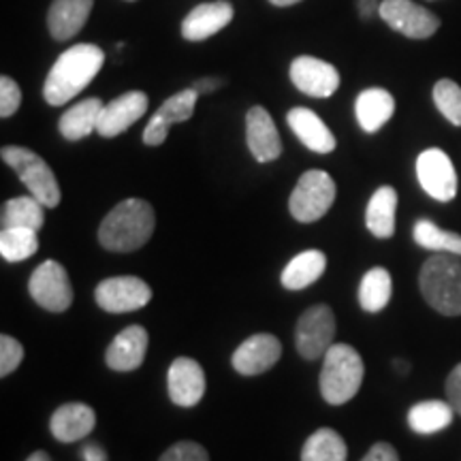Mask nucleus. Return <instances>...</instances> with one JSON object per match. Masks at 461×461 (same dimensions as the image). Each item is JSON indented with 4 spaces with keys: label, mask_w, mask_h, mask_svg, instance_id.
Segmentation results:
<instances>
[{
    "label": "nucleus",
    "mask_w": 461,
    "mask_h": 461,
    "mask_svg": "<svg viewBox=\"0 0 461 461\" xmlns=\"http://www.w3.org/2000/svg\"><path fill=\"white\" fill-rule=\"evenodd\" d=\"M420 295L436 312L461 316V257L436 252L423 263L419 274Z\"/></svg>",
    "instance_id": "nucleus-3"
},
{
    "label": "nucleus",
    "mask_w": 461,
    "mask_h": 461,
    "mask_svg": "<svg viewBox=\"0 0 461 461\" xmlns=\"http://www.w3.org/2000/svg\"><path fill=\"white\" fill-rule=\"evenodd\" d=\"M288 75L299 92L314 99H330L339 88L338 68L314 56H297Z\"/></svg>",
    "instance_id": "nucleus-12"
},
{
    "label": "nucleus",
    "mask_w": 461,
    "mask_h": 461,
    "mask_svg": "<svg viewBox=\"0 0 461 461\" xmlns=\"http://www.w3.org/2000/svg\"><path fill=\"white\" fill-rule=\"evenodd\" d=\"M333 338H336V316L330 305H312L299 316L295 344L303 359H322L333 346Z\"/></svg>",
    "instance_id": "nucleus-7"
},
{
    "label": "nucleus",
    "mask_w": 461,
    "mask_h": 461,
    "mask_svg": "<svg viewBox=\"0 0 461 461\" xmlns=\"http://www.w3.org/2000/svg\"><path fill=\"white\" fill-rule=\"evenodd\" d=\"M412 238L420 248L431 252H451L461 257V235L453 230H445L431 221H419L414 224Z\"/></svg>",
    "instance_id": "nucleus-32"
},
{
    "label": "nucleus",
    "mask_w": 461,
    "mask_h": 461,
    "mask_svg": "<svg viewBox=\"0 0 461 461\" xmlns=\"http://www.w3.org/2000/svg\"><path fill=\"white\" fill-rule=\"evenodd\" d=\"M95 428L96 412L92 411L88 403L82 402L62 403L50 419L51 436H54L58 442H67V445L84 440L86 436H90L92 431H95Z\"/></svg>",
    "instance_id": "nucleus-20"
},
{
    "label": "nucleus",
    "mask_w": 461,
    "mask_h": 461,
    "mask_svg": "<svg viewBox=\"0 0 461 461\" xmlns=\"http://www.w3.org/2000/svg\"><path fill=\"white\" fill-rule=\"evenodd\" d=\"M158 461H210V455L197 442L182 440L167 448Z\"/></svg>",
    "instance_id": "nucleus-35"
},
{
    "label": "nucleus",
    "mask_w": 461,
    "mask_h": 461,
    "mask_svg": "<svg viewBox=\"0 0 461 461\" xmlns=\"http://www.w3.org/2000/svg\"><path fill=\"white\" fill-rule=\"evenodd\" d=\"M167 391L173 403L182 408H193L205 395V372L190 357H177L167 372Z\"/></svg>",
    "instance_id": "nucleus-16"
},
{
    "label": "nucleus",
    "mask_w": 461,
    "mask_h": 461,
    "mask_svg": "<svg viewBox=\"0 0 461 461\" xmlns=\"http://www.w3.org/2000/svg\"><path fill=\"white\" fill-rule=\"evenodd\" d=\"M197 99L199 92L194 90L193 86L169 96V99L157 109V113L149 118L146 131H143V143L152 148L163 146L173 124H180L190 120V115L194 113V107H197Z\"/></svg>",
    "instance_id": "nucleus-13"
},
{
    "label": "nucleus",
    "mask_w": 461,
    "mask_h": 461,
    "mask_svg": "<svg viewBox=\"0 0 461 461\" xmlns=\"http://www.w3.org/2000/svg\"><path fill=\"white\" fill-rule=\"evenodd\" d=\"M28 291L48 312H67L73 303V286L67 269L54 258H48L34 269L28 280Z\"/></svg>",
    "instance_id": "nucleus-8"
},
{
    "label": "nucleus",
    "mask_w": 461,
    "mask_h": 461,
    "mask_svg": "<svg viewBox=\"0 0 461 461\" xmlns=\"http://www.w3.org/2000/svg\"><path fill=\"white\" fill-rule=\"evenodd\" d=\"M455 411L448 402L442 400H428L414 403L408 412V425L414 434L429 436L438 434V431L447 429L453 423Z\"/></svg>",
    "instance_id": "nucleus-27"
},
{
    "label": "nucleus",
    "mask_w": 461,
    "mask_h": 461,
    "mask_svg": "<svg viewBox=\"0 0 461 461\" xmlns=\"http://www.w3.org/2000/svg\"><path fill=\"white\" fill-rule=\"evenodd\" d=\"M286 122L295 137L303 143L305 148L312 149L316 154H331L338 148L336 137L330 131V126L308 107H293L286 113Z\"/></svg>",
    "instance_id": "nucleus-21"
},
{
    "label": "nucleus",
    "mask_w": 461,
    "mask_h": 461,
    "mask_svg": "<svg viewBox=\"0 0 461 461\" xmlns=\"http://www.w3.org/2000/svg\"><path fill=\"white\" fill-rule=\"evenodd\" d=\"M431 96H434L438 112L445 115L451 124L461 126V88H459V84H455L453 79H440V82H436Z\"/></svg>",
    "instance_id": "nucleus-33"
},
{
    "label": "nucleus",
    "mask_w": 461,
    "mask_h": 461,
    "mask_svg": "<svg viewBox=\"0 0 461 461\" xmlns=\"http://www.w3.org/2000/svg\"><path fill=\"white\" fill-rule=\"evenodd\" d=\"M22 105V90L14 77L3 75L0 77V115L11 118Z\"/></svg>",
    "instance_id": "nucleus-36"
},
{
    "label": "nucleus",
    "mask_w": 461,
    "mask_h": 461,
    "mask_svg": "<svg viewBox=\"0 0 461 461\" xmlns=\"http://www.w3.org/2000/svg\"><path fill=\"white\" fill-rule=\"evenodd\" d=\"M126 3H137V0H126Z\"/></svg>",
    "instance_id": "nucleus-45"
},
{
    "label": "nucleus",
    "mask_w": 461,
    "mask_h": 461,
    "mask_svg": "<svg viewBox=\"0 0 461 461\" xmlns=\"http://www.w3.org/2000/svg\"><path fill=\"white\" fill-rule=\"evenodd\" d=\"M282 357L280 339L272 333H257L238 346L230 363L241 376H258L269 372Z\"/></svg>",
    "instance_id": "nucleus-15"
},
{
    "label": "nucleus",
    "mask_w": 461,
    "mask_h": 461,
    "mask_svg": "<svg viewBox=\"0 0 461 461\" xmlns=\"http://www.w3.org/2000/svg\"><path fill=\"white\" fill-rule=\"evenodd\" d=\"M366 366L361 355L350 344H333L322 357L321 395L327 403L342 406L359 393Z\"/></svg>",
    "instance_id": "nucleus-4"
},
{
    "label": "nucleus",
    "mask_w": 461,
    "mask_h": 461,
    "mask_svg": "<svg viewBox=\"0 0 461 461\" xmlns=\"http://www.w3.org/2000/svg\"><path fill=\"white\" fill-rule=\"evenodd\" d=\"M397 190L393 186H380L372 194L366 210V224L370 233L378 240H389L395 233Z\"/></svg>",
    "instance_id": "nucleus-25"
},
{
    "label": "nucleus",
    "mask_w": 461,
    "mask_h": 461,
    "mask_svg": "<svg viewBox=\"0 0 461 461\" xmlns=\"http://www.w3.org/2000/svg\"><path fill=\"white\" fill-rule=\"evenodd\" d=\"M338 186L333 177L322 169L305 171L293 188L288 210L297 222L310 224L321 221L336 201Z\"/></svg>",
    "instance_id": "nucleus-6"
},
{
    "label": "nucleus",
    "mask_w": 461,
    "mask_h": 461,
    "mask_svg": "<svg viewBox=\"0 0 461 461\" xmlns=\"http://www.w3.org/2000/svg\"><path fill=\"white\" fill-rule=\"evenodd\" d=\"M246 141L257 163H274L282 154V141L276 129L272 113L261 105L248 109L246 113Z\"/></svg>",
    "instance_id": "nucleus-17"
},
{
    "label": "nucleus",
    "mask_w": 461,
    "mask_h": 461,
    "mask_svg": "<svg viewBox=\"0 0 461 461\" xmlns=\"http://www.w3.org/2000/svg\"><path fill=\"white\" fill-rule=\"evenodd\" d=\"M417 177L420 188L440 203H448L457 197V173L448 154L440 148H429L419 154Z\"/></svg>",
    "instance_id": "nucleus-11"
},
{
    "label": "nucleus",
    "mask_w": 461,
    "mask_h": 461,
    "mask_svg": "<svg viewBox=\"0 0 461 461\" xmlns=\"http://www.w3.org/2000/svg\"><path fill=\"white\" fill-rule=\"evenodd\" d=\"M361 461H400V455L389 442H376Z\"/></svg>",
    "instance_id": "nucleus-38"
},
{
    "label": "nucleus",
    "mask_w": 461,
    "mask_h": 461,
    "mask_svg": "<svg viewBox=\"0 0 461 461\" xmlns=\"http://www.w3.org/2000/svg\"><path fill=\"white\" fill-rule=\"evenodd\" d=\"M384 24L408 39H429L440 28V17L412 0H383L378 9Z\"/></svg>",
    "instance_id": "nucleus-10"
},
{
    "label": "nucleus",
    "mask_w": 461,
    "mask_h": 461,
    "mask_svg": "<svg viewBox=\"0 0 461 461\" xmlns=\"http://www.w3.org/2000/svg\"><path fill=\"white\" fill-rule=\"evenodd\" d=\"M105 65V51L99 45L77 43L62 51L50 68L43 84V99L51 107H60L73 101L79 92L90 86Z\"/></svg>",
    "instance_id": "nucleus-1"
},
{
    "label": "nucleus",
    "mask_w": 461,
    "mask_h": 461,
    "mask_svg": "<svg viewBox=\"0 0 461 461\" xmlns=\"http://www.w3.org/2000/svg\"><path fill=\"white\" fill-rule=\"evenodd\" d=\"M149 99L146 92L141 90H131L120 95L118 99L112 103H105L103 107L99 126H96V132L105 140H113V137L122 135L124 131H129L137 120H141L148 112Z\"/></svg>",
    "instance_id": "nucleus-14"
},
{
    "label": "nucleus",
    "mask_w": 461,
    "mask_h": 461,
    "mask_svg": "<svg viewBox=\"0 0 461 461\" xmlns=\"http://www.w3.org/2000/svg\"><path fill=\"white\" fill-rule=\"evenodd\" d=\"M84 461H107V453L99 445H86L82 448Z\"/></svg>",
    "instance_id": "nucleus-40"
},
{
    "label": "nucleus",
    "mask_w": 461,
    "mask_h": 461,
    "mask_svg": "<svg viewBox=\"0 0 461 461\" xmlns=\"http://www.w3.org/2000/svg\"><path fill=\"white\" fill-rule=\"evenodd\" d=\"M224 84H227V82H224L222 77H201L193 84V88L197 90L199 96H201V95H212V92L221 90Z\"/></svg>",
    "instance_id": "nucleus-39"
},
{
    "label": "nucleus",
    "mask_w": 461,
    "mask_h": 461,
    "mask_svg": "<svg viewBox=\"0 0 461 461\" xmlns=\"http://www.w3.org/2000/svg\"><path fill=\"white\" fill-rule=\"evenodd\" d=\"M327 257L321 250H305L295 258H291L282 272V286L286 291H303L325 274Z\"/></svg>",
    "instance_id": "nucleus-26"
},
{
    "label": "nucleus",
    "mask_w": 461,
    "mask_h": 461,
    "mask_svg": "<svg viewBox=\"0 0 461 461\" xmlns=\"http://www.w3.org/2000/svg\"><path fill=\"white\" fill-rule=\"evenodd\" d=\"M395 112V99L384 88L363 90L355 101L357 122L366 132H378Z\"/></svg>",
    "instance_id": "nucleus-23"
},
{
    "label": "nucleus",
    "mask_w": 461,
    "mask_h": 461,
    "mask_svg": "<svg viewBox=\"0 0 461 461\" xmlns=\"http://www.w3.org/2000/svg\"><path fill=\"white\" fill-rule=\"evenodd\" d=\"M391 293H393L391 274L384 267H372L370 272L363 276L359 285V305L366 312L376 314L387 308Z\"/></svg>",
    "instance_id": "nucleus-29"
},
{
    "label": "nucleus",
    "mask_w": 461,
    "mask_h": 461,
    "mask_svg": "<svg viewBox=\"0 0 461 461\" xmlns=\"http://www.w3.org/2000/svg\"><path fill=\"white\" fill-rule=\"evenodd\" d=\"M26 461H51V459H50V455L45 453V451H34Z\"/></svg>",
    "instance_id": "nucleus-43"
},
{
    "label": "nucleus",
    "mask_w": 461,
    "mask_h": 461,
    "mask_svg": "<svg viewBox=\"0 0 461 461\" xmlns=\"http://www.w3.org/2000/svg\"><path fill=\"white\" fill-rule=\"evenodd\" d=\"M0 157L17 173L34 199L41 201L45 207L60 205L62 193L54 171L37 152L22 146H5L0 149Z\"/></svg>",
    "instance_id": "nucleus-5"
},
{
    "label": "nucleus",
    "mask_w": 461,
    "mask_h": 461,
    "mask_svg": "<svg viewBox=\"0 0 461 461\" xmlns=\"http://www.w3.org/2000/svg\"><path fill=\"white\" fill-rule=\"evenodd\" d=\"M39 230L34 229H3L0 230V255L5 261L20 263L37 255Z\"/></svg>",
    "instance_id": "nucleus-31"
},
{
    "label": "nucleus",
    "mask_w": 461,
    "mask_h": 461,
    "mask_svg": "<svg viewBox=\"0 0 461 461\" xmlns=\"http://www.w3.org/2000/svg\"><path fill=\"white\" fill-rule=\"evenodd\" d=\"M149 336L141 325H129L107 346L105 361L115 372H132L141 367L148 355Z\"/></svg>",
    "instance_id": "nucleus-19"
},
{
    "label": "nucleus",
    "mask_w": 461,
    "mask_h": 461,
    "mask_svg": "<svg viewBox=\"0 0 461 461\" xmlns=\"http://www.w3.org/2000/svg\"><path fill=\"white\" fill-rule=\"evenodd\" d=\"M393 367L397 374H408L411 372V366H408V361H402V359H395L393 361Z\"/></svg>",
    "instance_id": "nucleus-42"
},
{
    "label": "nucleus",
    "mask_w": 461,
    "mask_h": 461,
    "mask_svg": "<svg viewBox=\"0 0 461 461\" xmlns=\"http://www.w3.org/2000/svg\"><path fill=\"white\" fill-rule=\"evenodd\" d=\"M43 203L39 199H34L32 194L28 197H15L5 201L3 212H0V224L3 229H34L41 230L45 222V212Z\"/></svg>",
    "instance_id": "nucleus-28"
},
{
    "label": "nucleus",
    "mask_w": 461,
    "mask_h": 461,
    "mask_svg": "<svg viewBox=\"0 0 461 461\" xmlns=\"http://www.w3.org/2000/svg\"><path fill=\"white\" fill-rule=\"evenodd\" d=\"M22 359H24V346L17 342L15 338L3 333L0 336V376L7 378L20 367Z\"/></svg>",
    "instance_id": "nucleus-34"
},
{
    "label": "nucleus",
    "mask_w": 461,
    "mask_h": 461,
    "mask_svg": "<svg viewBox=\"0 0 461 461\" xmlns=\"http://www.w3.org/2000/svg\"><path fill=\"white\" fill-rule=\"evenodd\" d=\"M95 0H54L48 9V31L54 41H68L82 32Z\"/></svg>",
    "instance_id": "nucleus-22"
},
{
    "label": "nucleus",
    "mask_w": 461,
    "mask_h": 461,
    "mask_svg": "<svg viewBox=\"0 0 461 461\" xmlns=\"http://www.w3.org/2000/svg\"><path fill=\"white\" fill-rule=\"evenodd\" d=\"M346 457L348 448L344 438L331 428L316 429L302 448V461H346Z\"/></svg>",
    "instance_id": "nucleus-30"
},
{
    "label": "nucleus",
    "mask_w": 461,
    "mask_h": 461,
    "mask_svg": "<svg viewBox=\"0 0 461 461\" xmlns=\"http://www.w3.org/2000/svg\"><path fill=\"white\" fill-rule=\"evenodd\" d=\"M447 402L453 406L455 414L461 417V363L453 367V372L447 378Z\"/></svg>",
    "instance_id": "nucleus-37"
},
{
    "label": "nucleus",
    "mask_w": 461,
    "mask_h": 461,
    "mask_svg": "<svg viewBox=\"0 0 461 461\" xmlns=\"http://www.w3.org/2000/svg\"><path fill=\"white\" fill-rule=\"evenodd\" d=\"M235 9L227 0H214V3L197 5L182 22V37L186 41H205L214 37L222 28H227L233 20Z\"/></svg>",
    "instance_id": "nucleus-18"
},
{
    "label": "nucleus",
    "mask_w": 461,
    "mask_h": 461,
    "mask_svg": "<svg viewBox=\"0 0 461 461\" xmlns=\"http://www.w3.org/2000/svg\"><path fill=\"white\" fill-rule=\"evenodd\" d=\"M103 107H105V103L96 99V96L75 103L73 107H68L67 112L60 115V120H58V131H60V135L65 137L67 141L86 140V137H88L90 132H95L96 126H99Z\"/></svg>",
    "instance_id": "nucleus-24"
},
{
    "label": "nucleus",
    "mask_w": 461,
    "mask_h": 461,
    "mask_svg": "<svg viewBox=\"0 0 461 461\" xmlns=\"http://www.w3.org/2000/svg\"><path fill=\"white\" fill-rule=\"evenodd\" d=\"M157 227L152 205L143 199H126L103 218L99 241L109 252H135L152 238Z\"/></svg>",
    "instance_id": "nucleus-2"
},
{
    "label": "nucleus",
    "mask_w": 461,
    "mask_h": 461,
    "mask_svg": "<svg viewBox=\"0 0 461 461\" xmlns=\"http://www.w3.org/2000/svg\"><path fill=\"white\" fill-rule=\"evenodd\" d=\"M95 299L105 312H135V310L146 308L149 303L152 288L146 280L137 278V276H113V278H105L96 286Z\"/></svg>",
    "instance_id": "nucleus-9"
},
{
    "label": "nucleus",
    "mask_w": 461,
    "mask_h": 461,
    "mask_svg": "<svg viewBox=\"0 0 461 461\" xmlns=\"http://www.w3.org/2000/svg\"><path fill=\"white\" fill-rule=\"evenodd\" d=\"M269 3L276 5V7H293V5L302 3V0H269Z\"/></svg>",
    "instance_id": "nucleus-44"
},
{
    "label": "nucleus",
    "mask_w": 461,
    "mask_h": 461,
    "mask_svg": "<svg viewBox=\"0 0 461 461\" xmlns=\"http://www.w3.org/2000/svg\"><path fill=\"white\" fill-rule=\"evenodd\" d=\"M378 9H380L378 0H359V14L363 20H370Z\"/></svg>",
    "instance_id": "nucleus-41"
}]
</instances>
